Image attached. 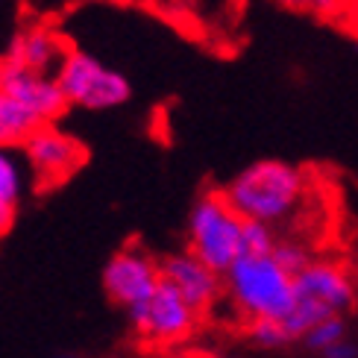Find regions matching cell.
<instances>
[{
    "label": "cell",
    "instance_id": "7",
    "mask_svg": "<svg viewBox=\"0 0 358 358\" xmlns=\"http://www.w3.org/2000/svg\"><path fill=\"white\" fill-rule=\"evenodd\" d=\"M197 317L200 315L185 303V296L162 276L156 294L150 296V306H147V320L138 338H144L147 344H156V347L179 344V341L194 335Z\"/></svg>",
    "mask_w": 358,
    "mask_h": 358
},
{
    "label": "cell",
    "instance_id": "22",
    "mask_svg": "<svg viewBox=\"0 0 358 358\" xmlns=\"http://www.w3.org/2000/svg\"><path fill=\"white\" fill-rule=\"evenodd\" d=\"M171 3H179V6H188V3H194V0H171Z\"/></svg>",
    "mask_w": 358,
    "mask_h": 358
},
{
    "label": "cell",
    "instance_id": "23",
    "mask_svg": "<svg viewBox=\"0 0 358 358\" xmlns=\"http://www.w3.org/2000/svg\"><path fill=\"white\" fill-rule=\"evenodd\" d=\"M62 358H77V355H62Z\"/></svg>",
    "mask_w": 358,
    "mask_h": 358
},
{
    "label": "cell",
    "instance_id": "10",
    "mask_svg": "<svg viewBox=\"0 0 358 358\" xmlns=\"http://www.w3.org/2000/svg\"><path fill=\"white\" fill-rule=\"evenodd\" d=\"M162 276L185 296V303L197 311V315H206V311L217 303V296L223 294V276L215 273L208 264H203L197 256H191L188 250L171 252V256L162 262Z\"/></svg>",
    "mask_w": 358,
    "mask_h": 358
},
{
    "label": "cell",
    "instance_id": "13",
    "mask_svg": "<svg viewBox=\"0 0 358 358\" xmlns=\"http://www.w3.org/2000/svg\"><path fill=\"white\" fill-rule=\"evenodd\" d=\"M38 117L27 112L18 100L0 92V147H21L33 129H38Z\"/></svg>",
    "mask_w": 358,
    "mask_h": 358
},
{
    "label": "cell",
    "instance_id": "1",
    "mask_svg": "<svg viewBox=\"0 0 358 358\" xmlns=\"http://www.w3.org/2000/svg\"><path fill=\"white\" fill-rule=\"evenodd\" d=\"M308 188V176L300 165L282 159H259L241 168L220 194L244 220H262L282 227L300 208Z\"/></svg>",
    "mask_w": 358,
    "mask_h": 358
},
{
    "label": "cell",
    "instance_id": "24",
    "mask_svg": "<svg viewBox=\"0 0 358 358\" xmlns=\"http://www.w3.org/2000/svg\"><path fill=\"white\" fill-rule=\"evenodd\" d=\"M212 358H220V355H212Z\"/></svg>",
    "mask_w": 358,
    "mask_h": 358
},
{
    "label": "cell",
    "instance_id": "15",
    "mask_svg": "<svg viewBox=\"0 0 358 358\" xmlns=\"http://www.w3.org/2000/svg\"><path fill=\"white\" fill-rule=\"evenodd\" d=\"M352 332H350V320L344 317V315H332V317H326L323 323H317L315 329H311L300 344H303V350L306 352H311V355H320V352H326L329 347H335V344H341L344 338H350Z\"/></svg>",
    "mask_w": 358,
    "mask_h": 358
},
{
    "label": "cell",
    "instance_id": "16",
    "mask_svg": "<svg viewBox=\"0 0 358 358\" xmlns=\"http://www.w3.org/2000/svg\"><path fill=\"white\" fill-rule=\"evenodd\" d=\"M247 341L259 350H285L296 341L291 338L285 320H247Z\"/></svg>",
    "mask_w": 358,
    "mask_h": 358
},
{
    "label": "cell",
    "instance_id": "14",
    "mask_svg": "<svg viewBox=\"0 0 358 358\" xmlns=\"http://www.w3.org/2000/svg\"><path fill=\"white\" fill-rule=\"evenodd\" d=\"M335 311L332 308H326L323 303H317V300H311V296H300L296 294V306H294V311L285 317V326H288V332H291V338L300 344V341L315 329L317 323H323L326 317H332Z\"/></svg>",
    "mask_w": 358,
    "mask_h": 358
},
{
    "label": "cell",
    "instance_id": "20",
    "mask_svg": "<svg viewBox=\"0 0 358 358\" xmlns=\"http://www.w3.org/2000/svg\"><path fill=\"white\" fill-rule=\"evenodd\" d=\"M317 358H358V338L350 335V338L341 341V344H335V347H329L326 352H320Z\"/></svg>",
    "mask_w": 358,
    "mask_h": 358
},
{
    "label": "cell",
    "instance_id": "5",
    "mask_svg": "<svg viewBox=\"0 0 358 358\" xmlns=\"http://www.w3.org/2000/svg\"><path fill=\"white\" fill-rule=\"evenodd\" d=\"M56 83L62 88L71 106H80L88 112H106L127 106L132 100V85L117 68L103 65L97 56L88 50L71 48L62 68L56 73Z\"/></svg>",
    "mask_w": 358,
    "mask_h": 358
},
{
    "label": "cell",
    "instance_id": "21",
    "mask_svg": "<svg viewBox=\"0 0 358 358\" xmlns=\"http://www.w3.org/2000/svg\"><path fill=\"white\" fill-rule=\"evenodd\" d=\"M12 220H15V212H9V208H0V235H6V232H9Z\"/></svg>",
    "mask_w": 358,
    "mask_h": 358
},
{
    "label": "cell",
    "instance_id": "11",
    "mask_svg": "<svg viewBox=\"0 0 358 358\" xmlns=\"http://www.w3.org/2000/svg\"><path fill=\"white\" fill-rule=\"evenodd\" d=\"M296 282V294L300 296H311V300L323 303L326 308H332L335 315H350L358 306V288L352 276L338 267L332 262H311L306 271H300L294 276Z\"/></svg>",
    "mask_w": 358,
    "mask_h": 358
},
{
    "label": "cell",
    "instance_id": "18",
    "mask_svg": "<svg viewBox=\"0 0 358 358\" xmlns=\"http://www.w3.org/2000/svg\"><path fill=\"white\" fill-rule=\"evenodd\" d=\"M273 259H276L282 267H285L291 276H296L300 271H306V267L315 262V259H311V252L306 250V244L294 241V238H279L276 247H273Z\"/></svg>",
    "mask_w": 358,
    "mask_h": 358
},
{
    "label": "cell",
    "instance_id": "9",
    "mask_svg": "<svg viewBox=\"0 0 358 358\" xmlns=\"http://www.w3.org/2000/svg\"><path fill=\"white\" fill-rule=\"evenodd\" d=\"M68 53H71V48L56 29L36 24V27L18 29V33L9 38L6 53L0 59H3L6 65H18L27 71L44 73V77H56Z\"/></svg>",
    "mask_w": 358,
    "mask_h": 358
},
{
    "label": "cell",
    "instance_id": "4",
    "mask_svg": "<svg viewBox=\"0 0 358 358\" xmlns=\"http://www.w3.org/2000/svg\"><path fill=\"white\" fill-rule=\"evenodd\" d=\"M100 282H103V294L109 296V303L124 311L132 332L138 335L144 329L150 296L156 294L162 282V262H156L144 247L127 244L106 262Z\"/></svg>",
    "mask_w": 358,
    "mask_h": 358
},
{
    "label": "cell",
    "instance_id": "6",
    "mask_svg": "<svg viewBox=\"0 0 358 358\" xmlns=\"http://www.w3.org/2000/svg\"><path fill=\"white\" fill-rule=\"evenodd\" d=\"M21 150L33 171V185L38 191H48L62 185L85 165V147L68 136V132L56 129L53 124H41L27 136Z\"/></svg>",
    "mask_w": 358,
    "mask_h": 358
},
{
    "label": "cell",
    "instance_id": "3",
    "mask_svg": "<svg viewBox=\"0 0 358 358\" xmlns=\"http://www.w3.org/2000/svg\"><path fill=\"white\" fill-rule=\"evenodd\" d=\"M188 252L220 276L244 256V217L227 203L220 191H203L191 203Z\"/></svg>",
    "mask_w": 358,
    "mask_h": 358
},
{
    "label": "cell",
    "instance_id": "19",
    "mask_svg": "<svg viewBox=\"0 0 358 358\" xmlns=\"http://www.w3.org/2000/svg\"><path fill=\"white\" fill-rule=\"evenodd\" d=\"M279 3H285L296 12H308V15H320V18H326V15H335L341 0H279Z\"/></svg>",
    "mask_w": 358,
    "mask_h": 358
},
{
    "label": "cell",
    "instance_id": "2",
    "mask_svg": "<svg viewBox=\"0 0 358 358\" xmlns=\"http://www.w3.org/2000/svg\"><path fill=\"white\" fill-rule=\"evenodd\" d=\"M223 291L247 320H285L296 306V282L271 256H241L223 273Z\"/></svg>",
    "mask_w": 358,
    "mask_h": 358
},
{
    "label": "cell",
    "instance_id": "17",
    "mask_svg": "<svg viewBox=\"0 0 358 358\" xmlns=\"http://www.w3.org/2000/svg\"><path fill=\"white\" fill-rule=\"evenodd\" d=\"M276 241V227H267L262 220H244V256H271Z\"/></svg>",
    "mask_w": 358,
    "mask_h": 358
},
{
    "label": "cell",
    "instance_id": "8",
    "mask_svg": "<svg viewBox=\"0 0 358 358\" xmlns=\"http://www.w3.org/2000/svg\"><path fill=\"white\" fill-rule=\"evenodd\" d=\"M0 92H6L12 100H18L27 112H33L38 117V124L59 121L71 106L68 97L62 94V88H59L56 77H44V73L27 71L18 65H6Z\"/></svg>",
    "mask_w": 358,
    "mask_h": 358
},
{
    "label": "cell",
    "instance_id": "12",
    "mask_svg": "<svg viewBox=\"0 0 358 358\" xmlns=\"http://www.w3.org/2000/svg\"><path fill=\"white\" fill-rule=\"evenodd\" d=\"M33 185V171L21 147H0V208L18 212Z\"/></svg>",
    "mask_w": 358,
    "mask_h": 358
}]
</instances>
